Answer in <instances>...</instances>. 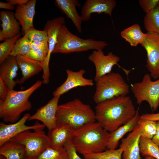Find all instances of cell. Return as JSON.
Here are the masks:
<instances>
[{
	"label": "cell",
	"mask_w": 159,
	"mask_h": 159,
	"mask_svg": "<svg viewBox=\"0 0 159 159\" xmlns=\"http://www.w3.org/2000/svg\"><path fill=\"white\" fill-rule=\"evenodd\" d=\"M60 96L54 97L44 105L38 109L30 115L28 120H36L41 122L51 131L57 126L56 113Z\"/></svg>",
	"instance_id": "4fadbf2b"
},
{
	"label": "cell",
	"mask_w": 159,
	"mask_h": 159,
	"mask_svg": "<svg viewBox=\"0 0 159 159\" xmlns=\"http://www.w3.org/2000/svg\"><path fill=\"white\" fill-rule=\"evenodd\" d=\"M140 115L139 109L136 110L135 116L127 122L115 130L110 132V136L107 146V150H114L117 147L119 140L127 132L132 131L137 124Z\"/></svg>",
	"instance_id": "603a6c76"
},
{
	"label": "cell",
	"mask_w": 159,
	"mask_h": 159,
	"mask_svg": "<svg viewBox=\"0 0 159 159\" xmlns=\"http://www.w3.org/2000/svg\"><path fill=\"white\" fill-rule=\"evenodd\" d=\"M152 140L154 143L159 147V122H157L156 132Z\"/></svg>",
	"instance_id": "b9f144b4"
},
{
	"label": "cell",
	"mask_w": 159,
	"mask_h": 159,
	"mask_svg": "<svg viewBox=\"0 0 159 159\" xmlns=\"http://www.w3.org/2000/svg\"><path fill=\"white\" fill-rule=\"evenodd\" d=\"M88 59L94 64L95 69L94 80L96 82L102 76L110 73L114 66L121 68L128 76L130 70H127L118 64L120 57L111 52L105 55L102 50H94L88 57Z\"/></svg>",
	"instance_id": "30bf717a"
},
{
	"label": "cell",
	"mask_w": 159,
	"mask_h": 159,
	"mask_svg": "<svg viewBox=\"0 0 159 159\" xmlns=\"http://www.w3.org/2000/svg\"><path fill=\"white\" fill-rule=\"evenodd\" d=\"M93 99L97 104L114 97L127 96L129 86L120 74L111 72L96 82Z\"/></svg>",
	"instance_id": "8992f818"
},
{
	"label": "cell",
	"mask_w": 159,
	"mask_h": 159,
	"mask_svg": "<svg viewBox=\"0 0 159 159\" xmlns=\"http://www.w3.org/2000/svg\"><path fill=\"white\" fill-rule=\"evenodd\" d=\"M31 42L25 36L16 41L9 56L15 57L18 55L26 56L31 49Z\"/></svg>",
	"instance_id": "4dcf8cb0"
},
{
	"label": "cell",
	"mask_w": 159,
	"mask_h": 159,
	"mask_svg": "<svg viewBox=\"0 0 159 159\" xmlns=\"http://www.w3.org/2000/svg\"><path fill=\"white\" fill-rule=\"evenodd\" d=\"M65 23L64 18L60 16L48 20L44 28V29L47 33L48 45V52L47 57L44 62L41 63L43 69L42 81L44 84L47 85L49 82V63L51 56L57 44L60 29Z\"/></svg>",
	"instance_id": "9c48e42d"
},
{
	"label": "cell",
	"mask_w": 159,
	"mask_h": 159,
	"mask_svg": "<svg viewBox=\"0 0 159 159\" xmlns=\"http://www.w3.org/2000/svg\"><path fill=\"white\" fill-rule=\"evenodd\" d=\"M145 157V159H155L154 158L148 155H146Z\"/></svg>",
	"instance_id": "7bdbcfd3"
},
{
	"label": "cell",
	"mask_w": 159,
	"mask_h": 159,
	"mask_svg": "<svg viewBox=\"0 0 159 159\" xmlns=\"http://www.w3.org/2000/svg\"><path fill=\"white\" fill-rule=\"evenodd\" d=\"M158 5L159 6V4Z\"/></svg>",
	"instance_id": "bcb514c9"
},
{
	"label": "cell",
	"mask_w": 159,
	"mask_h": 159,
	"mask_svg": "<svg viewBox=\"0 0 159 159\" xmlns=\"http://www.w3.org/2000/svg\"><path fill=\"white\" fill-rule=\"evenodd\" d=\"M30 115V113H26L19 120L14 123L7 124L4 122L0 123V147L15 136L24 131L44 129L45 125L38 122L32 125H26V122Z\"/></svg>",
	"instance_id": "7c38bea8"
},
{
	"label": "cell",
	"mask_w": 159,
	"mask_h": 159,
	"mask_svg": "<svg viewBox=\"0 0 159 159\" xmlns=\"http://www.w3.org/2000/svg\"><path fill=\"white\" fill-rule=\"evenodd\" d=\"M24 159H33V158H26Z\"/></svg>",
	"instance_id": "f6af8a7d"
},
{
	"label": "cell",
	"mask_w": 159,
	"mask_h": 159,
	"mask_svg": "<svg viewBox=\"0 0 159 159\" xmlns=\"http://www.w3.org/2000/svg\"><path fill=\"white\" fill-rule=\"evenodd\" d=\"M31 49L40 48L48 50V40L31 43Z\"/></svg>",
	"instance_id": "74e56055"
},
{
	"label": "cell",
	"mask_w": 159,
	"mask_h": 159,
	"mask_svg": "<svg viewBox=\"0 0 159 159\" xmlns=\"http://www.w3.org/2000/svg\"><path fill=\"white\" fill-rule=\"evenodd\" d=\"M0 19L2 30H0V41H5L20 34V24L14 13L10 11H1Z\"/></svg>",
	"instance_id": "e0dca14e"
},
{
	"label": "cell",
	"mask_w": 159,
	"mask_h": 159,
	"mask_svg": "<svg viewBox=\"0 0 159 159\" xmlns=\"http://www.w3.org/2000/svg\"><path fill=\"white\" fill-rule=\"evenodd\" d=\"M121 37L132 47H136L141 44L145 40L146 33L142 31L140 26L135 24L124 29L120 33Z\"/></svg>",
	"instance_id": "d4e9b609"
},
{
	"label": "cell",
	"mask_w": 159,
	"mask_h": 159,
	"mask_svg": "<svg viewBox=\"0 0 159 159\" xmlns=\"http://www.w3.org/2000/svg\"><path fill=\"white\" fill-rule=\"evenodd\" d=\"M146 37L140 44L147 54L146 66L154 79L159 78V35L147 32Z\"/></svg>",
	"instance_id": "8fae6325"
},
{
	"label": "cell",
	"mask_w": 159,
	"mask_h": 159,
	"mask_svg": "<svg viewBox=\"0 0 159 159\" xmlns=\"http://www.w3.org/2000/svg\"><path fill=\"white\" fill-rule=\"evenodd\" d=\"M9 90L0 77V101H3L6 99Z\"/></svg>",
	"instance_id": "8d00e7d4"
},
{
	"label": "cell",
	"mask_w": 159,
	"mask_h": 159,
	"mask_svg": "<svg viewBox=\"0 0 159 159\" xmlns=\"http://www.w3.org/2000/svg\"><path fill=\"white\" fill-rule=\"evenodd\" d=\"M15 57L22 75L20 79L16 81L17 84L22 85L29 78L37 74L43 70L40 62L25 56L18 55Z\"/></svg>",
	"instance_id": "d6986e66"
},
{
	"label": "cell",
	"mask_w": 159,
	"mask_h": 159,
	"mask_svg": "<svg viewBox=\"0 0 159 159\" xmlns=\"http://www.w3.org/2000/svg\"><path fill=\"white\" fill-rule=\"evenodd\" d=\"M42 84V81L38 80L25 90H9L6 99L0 101V118L7 122L14 123L18 121L22 113L32 108L29 98Z\"/></svg>",
	"instance_id": "3957f363"
},
{
	"label": "cell",
	"mask_w": 159,
	"mask_h": 159,
	"mask_svg": "<svg viewBox=\"0 0 159 159\" xmlns=\"http://www.w3.org/2000/svg\"><path fill=\"white\" fill-rule=\"evenodd\" d=\"M140 153L142 156L148 155L159 159V147L152 139L141 137L140 140Z\"/></svg>",
	"instance_id": "83f0119b"
},
{
	"label": "cell",
	"mask_w": 159,
	"mask_h": 159,
	"mask_svg": "<svg viewBox=\"0 0 159 159\" xmlns=\"http://www.w3.org/2000/svg\"><path fill=\"white\" fill-rule=\"evenodd\" d=\"M0 155L6 159H24L26 158V150L22 145L9 141L0 147Z\"/></svg>",
	"instance_id": "cb8c5ba5"
},
{
	"label": "cell",
	"mask_w": 159,
	"mask_h": 159,
	"mask_svg": "<svg viewBox=\"0 0 159 159\" xmlns=\"http://www.w3.org/2000/svg\"><path fill=\"white\" fill-rule=\"evenodd\" d=\"M136 110L130 97L120 96L97 104L96 121L105 130L112 132L135 115Z\"/></svg>",
	"instance_id": "6da1fadb"
},
{
	"label": "cell",
	"mask_w": 159,
	"mask_h": 159,
	"mask_svg": "<svg viewBox=\"0 0 159 159\" xmlns=\"http://www.w3.org/2000/svg\"><path fill=\"white\" fill-rule=\"evenodd\" d=\"M140 117L144 119L159 122V113L143 114L140 115Z\"/></svg>",
	"instance_id": "f35d334b"
},
{
	"label": "cell",
	"mask_w": 159,
	"mask_h": 159,
	"mask_svg": "<svg viewBox=\"0 0 159 159\" xmlns=\"http://www.w3.org/2000/svg\"><path fill=\"white\" fill-rule=\"evenodd\" d=\"M20 34L7 39L0 44V64L4 62L9 57Z\"/></svg>",
	"instance_id": "1f68e13d"
},
{
	"label": "cell",
	"mask_w": 159,
	"mask_h": 159,
	"mask_svg": "<svg viewBox=\"0 0 159 159\" xmlns=\"http://www.w3.org/2000/svg\"><path fill=\"white\" fill-rule=\"evenodd\" d=\"M108 45L105 41L81 38L72 33L64 24L60 29L58 42L53 54H67L90 50H102Z\"/></svg>",
	"instance_id": "5b68a950"
},
{
	"label": "cell",
	"mask_w": 159,
	"mask_h": 159,
	"mask_svg": "<svg viewBox=\"0 0 159 159\" xmlns=\"http://www.w3.org/2000/svg\"><path fill=\"white\" fill-rule=\"evenodd\" d=\"M131 90L137 104L146 101L152 111L156 110L159 106V78L153 81L150 74H145L141 82L131 84Z\"/></svg>",
	"instance_id": "52a82bcc"
},
{
	"label": "cell",
	"mask_w": 159,
	"mask_h": 159,
	"mask_svg": "<svg viewBox=\"0 0 159 159\" xmlns=\"http://www.w3.org/2000/svg\"><path fill=\"white\" fill-rule=\"evenodd\" d=\"M110 136V133L95 122L76 130L71 141L77 152L85 156L105 150Z\"/></svg>",
	"instance_id": "7a4b0ae2"
},
{
	"label": "cell",
	"mask_w": 159,
	"mask_h": 159,
	"mask_svg": "<svg viewBox=\"0 0 159 159\" xmlns=\"http://www.w3.org/2000/svg\"><path fill=\"white\" fill-rule=\"evenodd\" d=\"M64 147L67 151L69 159H82L77 154L71 140L67 142L64 144Z\"/></svg>",
	"instance_id": "d590c367"
},
{
	"label": "cell",
	"mask_w": 159,
	"mask_h": 159,
	"mask_svg": "<svg viewBox=\"0 0 159 159\" xmlns=\"http://www.w3.org/2000/svg\"><path fill=\"white\" fill-rule=\"evenodd\" d=\"M56 118L57 125L67 124L76 130L96 121L95 112L90 106L77 98L59 105Z\"/></svg>",
	"instance_id": "277c9868"
},
{
	"label": "cell",
	"mask_w": 159,
	"mask_h": 159,
	"mask_svg": "<svg viewBox=\"0 0 159 159\" xmlns=\"http://www.w3.org/2000/svg\"><path fill=\"white\" fill-rule=\"evenodd\" d=\"M33 159H69L64 147L55 148L48 146L33 158Z\"/></svg>",
	"instance_id": "4316f807"
},
{
	"label": "cell",
	"mask_w": 159,
	"mask_h": 159,
	"mask_svg": "<svg viewBox=\"0 0 159 159\" xmlns=\"http://www.w3.org/2000/svg\"><path fill=\"white\" fill-rule=\"evenodd\" d=\"M141 132V137L152 139L155 135L157 128V122L140 118L138 121Z\"/></svg>",
	"instance_id": "f1b7e54d"
},
{
	"label": "cell",
	"mask_w": 159,
	"mask_h": 159,
	"mask_svg": "<svg viewBox=\"0 0 159 159\" xmlns=\"http://www.w3.org/2000/svg\"><path fill=\"white\" fill-rule=\"evenodd\" d=\"M56 6L65 14L67 18L72 21L78 32H82V18L77 12L76 7H79L80 4L77 0H56Z\"/></svg>",
	"instance_id": "7402d4cb"
},
{
	"label": "cell",
	"mask_w": 159,
	"mask_h": 159,
	"mask_svg": "<svg viewBox=\"0 0 159 159\" xmlns=\"http://www.w3.org/2000/svg\"><path fill=\"white\" fill-rule=\"evenodd\" d=\"M140 128L138 123L127 136L122 138L120 148L123 150L122 159H141L140 146Z\"/></svg>",
	"instance_id": "9a60e30c"
},
{
	"label": "cell",
	"mask_w": 159,
	"mask_h": 159,
	"mask_svg": "<svg viewBox=\"0 0 159 159\" xmlns=\"http://www.w3.org/2000/svg\"><path fill=\"white\" fill-rule=\"evenodd\" d=\"M15 57L9 56L0 66V77L10 90H14L16 84L14 79L19 69Z\"/></svg>",
	"instance_id": "44dd1931"
},
{
	"label": "cell",
	"mask_w": 159,
	"mask_h": 159,
	"mask_svg": "<svg viewBox=\"0 0 159 159\" xmlns=\"http://www.w3.org/2000/svg\"><path fill=\"white\" fill-rule=\"evenodd\" d=\"M144 26L147 32L159 35V6L146 14L143 20Z\"/></svg>",
	"instance_id": "484cf974"
},
{
	"label": "cell",
	"mask_w": 159,
	"mask_h": 159,
	"mask_svg": "<svg viewBox=\"0 0 159 159\" xmlns=\"http://www.w3.org/2000/svg\"><path fill=\"white\" fill-rule=\"evenodd\" d=\"M116 6L114 0H87L81 8V16L82 21L91 19L92 14L104 13L112 16L113 9Z\"/></svg>",
	"instance_id": "2e32d148"
},
{
	"label": "cell",
	"mask_w": 159,
	"mask_h": 159,
	"mask_svg": "<svg viewBox=\"0 0 159 159\" xmlns=\"http://www.w3.org/2000/svg\"><path fill=\"white\" fill-rule=\"evenodd\" d=\"M66 80L53 92L54 97L60 96L70 90L78 87L92 86L94 85L92 79L85 78L84 75L85 71L83 69L78 71L70 69L66 70Z\"/></svg>",
	"instance_id": "5bb4252c"
},
{
	"label": "cell",
	"mask_w": 159,
	"mask_h": 159,
	"mask_svg": "<svg viewBox=\"0 0 159 159\" xmlns=\"http://www.w3.org/2000/svg\"><path fill=\"white\" fill-rule=\"evenodd\" d=\"M139 4L146 14L154 9L159 4V0H139Z\"/></svg>",
	"instance_id": "e575fe53"
},
{
	"label": "cell",
	"mask_w": 159,
	"mask_h": 159,
	"mask_svg": "<svg viewBox=\"0 0 159 159\" xmlns=\"http://www.w3.org/2000/svg\"><path fill=\"white\" fill-rule=\"evenodd\" d=\"M0 8L10 10H13L14 9V6L9 3L8 2L6 3L0 1Z\"/></svg>",
	"instance_id": "ab89813d"
},
{
	"label": "cell",
	"mask_w": 159,
	"mask_h": 159,
	"mask_svg": "<svg viewBox=\"0 0 159 159\" xmlns=\"http://www.w3.org/2000/svg\"><path fill=\"white\" fill-rule=\"evenodd\" d=\"M75 131L68 125H57L49 132L47 135L49 140V146L55 148L64 147L67 142L72 140Z\"/></svg>",
	"instance_id": "ac0fdd59"
},
{
	"label": "cell",
	"mask_w": 159,
	"mask_h": 159,
	"mask_svg": "<svg viewBox=\"0 0 159 159\" xmlns=\"http://www.w3.org/2000/svg\"><path fill=\"white\" fill-rule=\"evenodd\" d=\"M123 150L119 148L114 150H106L101 152L84 156L85 159H122Z\"/></svg>",
	"instance_id": "f546056e"
},
{
	"label": "cell",
	"mask_w": 159,
	"mask_h": 159,
	"mask_svg": "<svg viewBox=\"0 0 159 159\" xmlns=\"http://www.w3.org/2000/svg\"><path fill=\"white\" fill-rule=\"evenodd\" d=\"M44 129H38L31 132H22L9 141L16 142L25 147L26 158H33L49 145V140Z\"/></svg>",
	"instance_id": "ba28073f"
},
{
	"label": "cell",
	"mask_w": 159,
	"mask_h": 159,
	"mask_svg": "<svg viewBox=\"0 0 159 159\" xmlns=\"http://www.w3.org/2000/svg\"><path fill=\"white\" fill-rule=\"evenodd\" d=\"M0 159H6V158L4 156L0 155Z\"/></svg>",
	"instance_id": "ee69618b"
},
{
	"label": "cell",
	"mask_w": 159,
	"mask_h": 159,
	"mask_svg": "<svg viewBox=\"0 0 159 159\" xmlns=\"http://www.w3.org/2000/svg\"><path fill=\"white\" fill-rule=\"evenodd\" d=\"M6 1L13 5H22L26 4L29 0H7Z\"/></svg>",
	"instance_id": "60d3db41"
},
{
	"label": "cell",
	"mask_w": 159,
	"mask_h": 159,
	"mask_svg": "<svg viewBox=\"0 0 159 159\" xmlns=\"http://www.w3.org/2000/svg\"><path fill=\"white\" fill-rule=\"evenodd\" d=\"M36 0H30L26 4L16 6L14 15L24 32L33 26V21L35 13Z\"/></svg>",
	"instance_id": "ffe728a7"
},
{
	"label": "cell",
	"mask_w": 159,
	"mask_h": 159,
	"mask_svg": "<svg viewBox=\"0 0 159 159\" xmlns=\"http://www.w3.org/2000/svg\"><path fill=\"white\" fill-rule=\"evenodd\" d=\"M24 34V36L29 39L31 43L48 40L47 33L45 30H38L34 26L26 30Z\"/></svg>",
	"instance_id": "d6a6232c"
},
{
	"label": "cell",
	"mask_w": 159,
	"mask_h": 159,
	"mask_svg": "<svg viewBox=\"0 0 159 159\" xmlns=\"http://www.w3.org/2000/svg\"><path fill=\"white\" fill-rule=\"evenodd\" d=\"M48 52V50L42 49H30L25 56L42 63L47 57Z\"/></svg>",
	"instance_id": "836d02e7"
}]
</instances>
